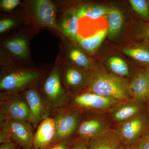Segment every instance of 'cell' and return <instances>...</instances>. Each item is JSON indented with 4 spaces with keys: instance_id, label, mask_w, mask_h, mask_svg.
Wrapping results in <instances>:
<instances>
[{
    "instance_id": "83f0119b",
    "label": "cell",
    "mask_w": 149,
    "mask_h": 149,
    "mask_svg": "<svg viewBox=\"0 0 149 149\" xmlns=\"http://www.w3.org/2000/svg\"><path fill=\"white\" fill-rule=\"evenodd\" d=\"M16 24V21L11 18H4L0 20V33L2 34Z\"/></svg>"
},
{
    "instance_id": "9c48e42d",
    "label": "cell",
    "mask_w": 149,
    "mask_h": 149,
    "mask_svg": "<svg viewBox=\"0 0 149 149\" xmlns=\"http://www.w3.org/2000/svg\"><path fill=\"white\" fill-rule=\"evenodd\" d=\"M148 126V120L144 114L139 115L121 123L118 132L123 143L128 146L137 143L143 137Z\"/></svg>"
},
{
    "instance_id": "4fadbf2b",
    "label": "cell",
    "mask_w": 149,
    "mask_h": 149,
    "mask_svg": "<svg viewBox=\"0 0 149 149\" xmlns=\"http://www.w3.org/2000/svg\"><path fill=\"white\" fill-rule=\"evenodd\" d=\"M3 45L6 50L13 57L22 61L29 58V40L24 35L9 37L3 41Z\"/></svg>"
},
{
    "instance_id": "5b68a950",
    "label": "cell",
    "mask_w": 149,
    "mask_h": 149,
    "mask_svg": "<svg viewBox=\"0 0 149 149\" xmlns=\"http://www.w3.org/2000/svg\"><path fill=\"white\" fill-rule=\"evenodd\" d=\"M56 111L54 118L56 136L53 143L70 138V136L77 131L80 123L79 114L74 110L67 107Z\"/></svg>"
},
{
    "instance_id": "d6a6232c",
    "label": "cell",
    "mask_w": 149,
    "mask_h": 149,
    "mask_svg": "<svg viewBox=\"0 0 149 149\" xmlns=\"http://www.w3.org/2000/svg\"><path fill=\"white\" fill-rule=\"evenodd\" d=\"M120 149H135V148L127 146H122Z\"/></svg>"
},
{
    "instance_id": "44dd1931",
    "label": "cell",
    "mask_w": 149,
    "mask_h": 149,
    "mask_svg": "<svg viewBox=\"0 0 149 149\" xmlns=\"http://www.w3.org/2000/svg\"><path fill=\"white\" fill-rule=\"evenodd\" d=\"M109 8L102 6L95 5H87L82 6L77 10L79 19L86 17L92 19H98L101 17L107 15Z\"/></svg>"
},
{
    "instance_id": "d4e9b609",
    "label": "cell",
    "mask_w": 149,
    "mask_h": 149,
    "mask_svg": "<svg viewBox=\"0 0 149 149\" xmlns=\"http://www.w3.org/2000/svg\"><path fill=\"white\" fill-rule=\"evenodd\" d=\"M133 10L144 19H149V1L146 0H130Z\"/></svg>"
},
{
    "instance_id": "7402d4cb",
    "label": "cell",
    "mask_w": 149,
    "mask_h": 149,
    "mask_svg": "<svg viewBox=\"0 0 149 149\" xmlns=\"http://www.w3.org/2000/svg\"><path fill=\"white\" fill-rule=\"evenodd\" d=\"M64 54L67 59L80 67L88 68L90 66L91 62L87 56L77 48H71L64 49Z\"/></svg>"
},
{
    "instance_id": "8992f818",
    "label": "cell",
    "mask_w": 149,
    "mask_h": 149,
    "mask_svg": "<svg viewBox=\"0 0 149 149\" xmlns=\"http://www.w3.org/2000/svg\"><path fill=\"white\" fill-rule=\"evenodd\" d=\"M35 85L24 90L23 96L32 115V123L36 126L40 121L48 117L51 109Z\"/></svg>"
},
{
    "instance_id": "2e32d148",
    "label": "cell",
    "mask_w": 149,
    "mask_h": 149,
    "mask_svg": "<svg viewBox=\"0 0 149 149\" xmlns=\"http://www.w3.org/2000/svg\"><path fill=\"white\" fill-rule=\"evenodd\" d=\"M123 144L117 130L108 128L89 141L88 149H120Z\"/></svg>"
},
{
    "instance_id": "4dcf8cb0",
    "label": "cell",
    "mask_w": 149,
    "mask_h": 149,
    "mask_svg": "<svg viewBox=\"0 0 149 149\" xmlns=\"http://www.w3.org/2000/svg\"><path fill=\"white\" fill-rule=\"evenodd\" d=\"M140 33L142 38L149 44V24H142Z\"/></svg>"
},
{
    "instance_id": "1f68e13d",
    "label": "cell",
    "mask_w": 149,
    "mask_h": 149,
    "mask_svg": "<svg viewBox=\"0 0 149 149\" xmlns=\"http://www.w3.org/2000/svg\"><path fill=\"white\" fill-rule=\"evenodd\" d=\"M0 149H15V145L9 140L1 144Z\"/></svg>"
},
{
    "instance_id": "30bf717a",
    "label": "cell",
    "mask_w": 149,
    "mask_h": 149,
    "mask_svg": "<svg viewBox=\"0 0 149 149\" xmlns=\"http://www.w3.org/2000/svg\"><path fill=\"white\" fill-rule=\"evenodd\" d=\"M32 11L37 23L44 27L53 28L61 32L56 21L57 8L49 0L32 1Z\"/></svg>"
},
{
    "instance_id": "603a6c76",
    "label": "cell",
    "mask_w": 149,
    "mask_h": 149,
    "mask_svg": "<svg viewBox=\"0 0 149 149\" xmlns=\"http://www.w3.org/2000/svg\"><path fill=\"white\" fill-rule=\"evenodd\" d=\"M110 69L114 74L120 76H128L129 70L127 63L123 60L117 57H112L108 61Z\"/></svg>"
},
{
    "instance_id": "ac0fdd59",
    "label": "cell",
    "mask_w": 149,
    "mask_h": 149,
    "mask_svg": "<svg viewBox=\"0 0 149 149\" xmlns=\"http://www.w3.org/2000/svg\"><path fill=\"white\" fill-rule=\"evenodd\" d=\"M79 19L77 10L71 9L65 11L58 24L61 32L69 38L74 40L78 35Z\"/></svg>"
},
{
    "instance_id": "3957f363",
    "label": "cell",
    "mask_w": 149,
    "mask_h": 149,
    "mask_svg": "<svg viewBox=\"0 0 149 149\" xmlns=\"http://www.w3.org/2000/svg\"><path fill=\"white\" fill-rule=\"evenodd\" d=\"M46 72L33 68H16L3 75L0 80V90L4 94L15 95L24 91L45 76Z\"/></svg>"
},
{
    "instance_id": "8fae6325",
    "label": "cell",
    "mask_w": 149,
    "mask_h": 149,
    "mask_svg": "<svg viewBox=\"0 0 149 149\" xmlns=\"http://www.w3.org/2000/svg\"><path fill=\"white\" fill-rule=\"evenodd\" d=\"M118 102L111 98L86 92L75 96L72 103L74 106L81 109L101 111L112 108Z\"/></svg>"
},
{
    "instance_id": "484cf974",
    "label": "cell",
    "mask_w": 149,
    "mask_h": 149,
    "mask_svg": "<svg viewBox=\"0 0 149 149\" xmlns=\"http://www.w3.org/2000/svg\"><path fill=\"white\" fill-rule=\"evenodd\" d=\"M20 3L19 0H1L0 2V6L3 10L10 12L14 9Z\"/></svg>"
},
{
    "instance_id": "9a60e30c",
    "label": "cell",
    "mask_w": 149,
    "mask_h": 149,
    "mask_svg": "<svg viewBox=\"0 0 149 149\" xmlns=\"http://www.w3.org/2000/svg\"><path fill=\"white\" fill-rule=\"evenodd\" d=\"M130 95L143 103L149 100V71L141 72L133 77L129 84Z\"/></svg>"
},
{
    "instance_id": "ffe728a7",
    "label": "cell",
    "mask_w": 149,
    "mask_h": 149,
    "mask_svg": "<svg viewBox=\"0 0 149 149\" xmlns=\"http://www.w3.org/2000/svg\"><path fill=\"white\" fill-rule=\"evenodd\" d=\"M107 16L108 35L111 39L117 36L120 32L123 25L124 17L121 11L116 7L109 8Z\"/></svg>"
},
{
    "instance_id": "f546056e",
    "label": "cell",
    "mask_w": 149,
    "mask_h": 149,
    "mask_svg": "<svg viewBox=\"0 0 149 149\" xmlns=\"http://www.w3.org/2000/svg\"><path fill=\"white\" fill-rule=\"evenodd\" d=\"M89 143L80 139L77 142L72 143L68 149H88Z\"/></svg>"
},
{
    "instance_id": "7c38bea8",
    "label": "cell",
    "mask_w": 149,
    "mask_h": 149,
    "mask_svg": "<svg viewBox=\"0 0 149 149\" xmlns=\"http://www.w3.org/2000/svg\"><path fill=\"white\" fill-rule=\"evenodd\" d=\"M56 136L54 118L47 117L40 122L33 138V148L43 149L54 142Z\"/></svg>"
},
{
    "instance_id": "4316f807",
    "label": "cell",
    "mask_w": 149,
    "mask_h": 149,
    "mask_svg": "<svg viewBox=\"0 0 149 149\" xmlns=\"http://www.w3.org/2000/svg\"><path fill=\"white\" fill-rule=\"evenodd\" d=\"M72 144L69 138L55 142L43 149H68Z\"/></svg>"
},
{
    "instance_id": "6da1fadb",
    "label": "cell",
    "mask_w": 149,
    "mask_h": 149,
    "mask_svg": "<svg viewBox=\"0 0 149 149\" xmlns=\"http://www.w3.org/2000/svg\"><path fill=\"white\" fill-rule=\"evenodd\" d=\"M128 81L116 74L96 72L89 77L87 92L117 100H128L130 96Z\"/></svg>"
},
{
    "instance_id": "52a82bcc",
    "label": "cell",
    "mask_w": 149,
    "mask_h": 149,
    "mask_svg": "<svg viewBox=\"0 0 149 149\" xmlns=\"http://www.w3.org/2000/svg\"><path fill=\"white\" fill-rule=\"evenodd\" d=\"M61 56L60 72L65 88L69 93H75L84 86L88 87L89 77H87L82 71L72 66L63 55Z\"/></svg>"
},
{
    "instance_id": "e0dca14e",
    "label": "cell",
    "mask_w": 149,
    "mask_h": 149,
    "mask_svg": "<svg viewBox=\"0 0 149 149\" xmlns=\"http://www.w3.org/2000/svg\"><path fill=\"white\" fill-rule=\"evenodd\" d=\"M107 129L103 120L92 118L80 123L77 131L80 139L89 142Z\"/></svg>"
},
{
    "instance_id": "7a4b0ae2",
    "label": "cell",
    "mask_w": 149,
    "mask_h": 149,
    "mask_svg": "<svg viewBox=\"0 0 149 149\" xmlns=\"http://www.w3.org/2000/svg\"><path fill=\"white\" fill-rule=\"evenodd\" d=\"M61 56L58 54L52 70L45 79L42 91L44 97L51 109L68 107L70 97L65 88L60 72Z\"/></svg>"
},
{
    "instance_id": "cb8c5ba5",
    "label": "cell",
    "mask_w": 149,
    "mask_h": 149,
    "mask_svg": "<svg viewBox=\"0 0 149 149\" xmlns=\"http://www.w3.org/2000/svg\"><path fill=\"white\" fill-rule=\"evenodd\" d=\"M122 52L137 61L149 63V50L142 47L125 48Z\"/></svg>"
},
{
    "instance_id": "ba28073f",
    "label": "cell",
    "mask_w": 149,
    "mask_h": 149,
    "mask_svg": "<svg viewBox=\"0 0 149 149\" xmlns=\"http://www.w3.org/2000/svg\"><path fill=\"white\" fill-rule=\"evenodd\" d=\"M1 115L8 119L32 122V115L24 99L8 96L1 102Z\"/></svg>"
},
{
    "instance_id": "f1b7e54d",
    "label": "cell",
    "mask_w": 149,
    "mask_h": 149,
    "mask_svg": "<svg viewBox=\"0 0 149 149\" xmlns=\"http://www.w3.org/2000/svg\"><path fill=\"white\" fill-rule=\"evenodd\" d=\"M135 149H149V135L142 137L137 142Z\"/></svg>"
},
{
    "instance_id": "d6986e66",
    "label": "cell",
    "mask_w": 149,
    "mask_h": 149,
    "mask_svg": "<svg viewBox=\"0 0 149 149\" xmlns=\"http://www.w3.org/2000/svg\"><path fill=\"white\" fill-rule=\"evenodd\" d=\"M108 34V29L99 30L92 36L83 37L78 34L74 40L84 50L90 54L96 52Z\"/></svg>"
},
{
    "instance_id": "5bb4252c",
    "label": "cell",
    "mask_w": 149,
    "mask_h": 149,
    "mask_svg": "<svg viewBox=\"0 0 149 149\" xmlns=\"http://www.w3.org/2000/svg\"><path fill=\"white\" fill-rule=\"evenodd\" d=\"M141 103L135 100H124L112 108L111 115L115 120L121 123L142 114Z\"/></svg>"
},
{
    "instance_id": "277c9868",
    "label": "cell",
    "mask_w": 149,
    "mask_h": 149,
    "mask_svg": "<svg viewBox=\"0 0 149 149\" xmlns=\"http://www.w3.org/2000/svg\"><path fill=\"white\" fill-rule=\"evenodd\" d=\"M1 132L11 138L24 149L33 148V138L29 122L8 119L1 115Z\"/></svg>"
}]
</instances>
